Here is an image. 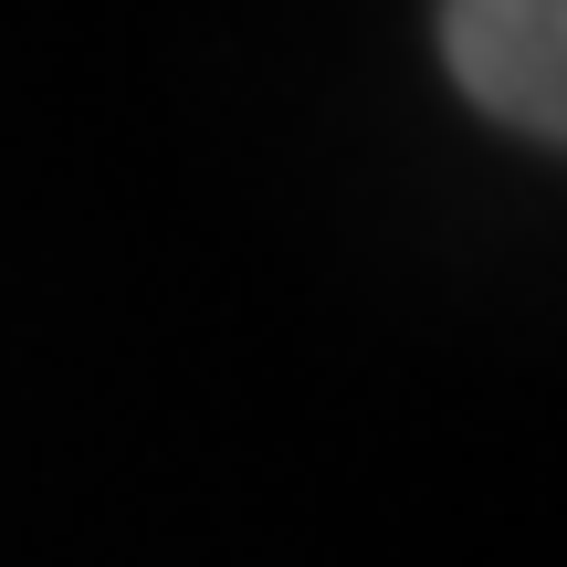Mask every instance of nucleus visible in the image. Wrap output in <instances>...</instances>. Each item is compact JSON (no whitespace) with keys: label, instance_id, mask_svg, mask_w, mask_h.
Wrapping results in <instances>:
<instances>
[{"label":"nucleus","instance_id":"1","mask_svg":"<svg viewBox=\"0 0 567 567\" xmlns=\"http://www.w3.org/2000/svg\"><path fill=\"white\" fill-rule=\"evenodd\" d=\"M442 42L484 116L526 126V137L567 126V0H452Z\"/></svg>","mask_w":567,"mask_h":567}]
</instances>
